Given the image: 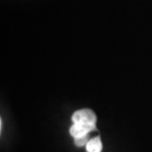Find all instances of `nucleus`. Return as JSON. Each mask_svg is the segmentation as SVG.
Wrapping results in <instances>:
<instances>
[{"label": "nucleus", "instance_id": "1", "mask_svg": "<svg viewBox=\"0 0 152 152\" xmlns=\"http://www.w3.org/2000/svg\"><path fill=\"white\" fill-rule=\"evenodd\" d=\"M73 124H96L97 117L95 113L89 109H83V110L76 111L72 115L71 118Z\"/></svg>", "mask_w": 152, "mask_h": 152}, {"label": "nucleus", "instance_id": "2", "mask_svg": "<svg viewBox=\"0 0 152 152\" xmlns=\"http://www.w3.org/2000/svg\"><path fill=\"white\" fill-rule=\"evenodd\" d=\"M96 130V124H73V126L69 129V133L73 137H78V136L89 134L91 132Z\"/></svg>", "mask_w": 152, "mask_h": 152}, {"label": "nucleus", "instance_id": "3", "mask_svg": "<svg viewBox=\"0 0 152 152\" xmlns=\"http://www.w3.org/2000/svg\"><path fill=\"white\" fill-rule=\"evenodd\" d=\"M102 148H103L102 141L99 136H96V137L90 139V141L86 145L87 152H101Z\"/></svg>", "mask_w": 152, "mask_h": 152}, {"label": "nucleus", "instance_id": "4", "mask_svg": "<svg viewBox=\"0 0 152 152\" xmlns=\"http://www.w3.org/2000/svg\"><path fill=\"white\" fill-rule=\"evenodd\" d=\"M89 141H90L89 134L78 136V137L74 138V143H75L76 146H78V147H81V146H84V145H87V143Z\"/></svg>", "mask_w": 152, "mask_h": 152}]
</instances>
